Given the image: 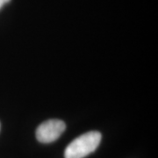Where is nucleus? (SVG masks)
Here are the masks:
<instances>
[{
	"label": "nucleus",
	"instance_id": "3",
	"mask_svg": "<svg viewBox=\"0 0 158 158\" xmlns=\"http://www.w3.org/2000/svg\"><path fill=\"white\" fill-rule=\"evenodd\" d=\"M11 0H0V9L3 7V6H5L6 4H7V3H9Z\"/></svg>",
	"mask_w": 158,
	"mask_h": 158
},
{
	"label": "nucleus",
	"instance_id": "1",
	"mask_svg": "<svg viewBox=\"0 0 158 158\" xmlns=\"http://www.w3.org/2000/svg\"><path fill=\"white\" fill-rule=\"evenodd\" d=\"M101 134L98 131H90L71 141L64 151L65 158H85L94 152L101 141Z\"/></svg>",
	"mask_w": 158,
	"mask_h": 158
},
{
	"label": "nucleus",
	"instance_id": "4",
	"mask_svg": "<svg viewBox=\"0 0 158 158\" xmlns=\"http://www.w3.org/2000/svg\"><path fill=\"white\" fill-rule=\"evenodd\" d=\"M0 128H1V124H0Z\"/></svg>",
	"mask_w": 158,
	"mask_h": 158
},
{
	"label": "nucleus",
	"instance_id": "2",
	"mask_svg": "<svg viewBox=\"0 0 158 158\" xmlns=\"http://www.w3.org/2000/svg\"><path fill=\"white\" fill-rule=\"evenodd\" d=\"M66 129V125L61 119H48L41 123L36 130V138L41 143L56 141Z\"/></svg>",
	"mask_w": 158,
	"mask_h": 158
}]
</instances>
